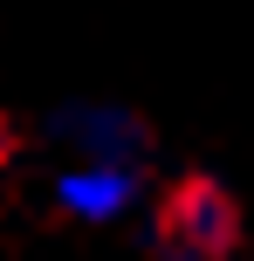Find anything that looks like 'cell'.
Returning a JSON list of instances; mask_svg holds the SVG:
<instances>
[{
	"mask_svg": "<svg viewBox=\"0 0 254 261\" xmlns=\"http://www.w3.org/2000/svg\"><path fill=\"white\" fill-rule=\"evenodd\" d=\"M227 241H234L227 199H220L213 186H186L179 206H172V248H186V254H220Z\"/></svg>",
	"mask_w": 254,
	"mask_h": 261,
	"instance_id": "cell-1",
	"label": "cell"
},
{
	"mask_svg": "<svg viewBox=\"0 0 254 261\" xmlns=\"http://www.w3.org/2000/svg\"><path fill=\"white\" fill-rule=\"evenodd\" d=\"M0 151H7V130H0Z\"/></svg>",
	"mask_w": 254,
	"mask_h": 261,
	"instance_id": "cell-3",
	"label": "cell"
},
{
	"mask_svg": "<svg viewBox=\"0 0 254 261\" xmlns=\"http://www.w3.org/2000/svg\"><path fill=\"white\" fill-rule=\"evenodd\" d=\"M62 199L76 213H117L124 206V172H76V179L62 186Z\"/></svg>",
	"mask_w": 254,
	"mask_h": 261,
	"instance_id": "cell-2",
	"label": "cell"
}]
</instances>
